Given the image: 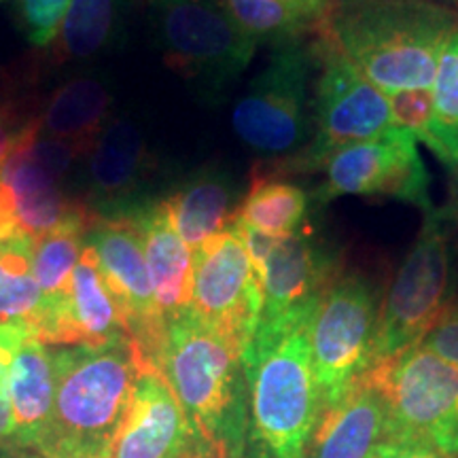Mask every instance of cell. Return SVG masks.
Wrapping results in <instances>:
<instances>
[{
	"label": "cell",
	"instance_id": "obj_24",
	"mask_svg": "<svg viewBox=\"0 0 458 458\" xmlns=\"http://www.w3.org/2000/svg\"><path fill=\"white\" fill-rule=\"evenodd\" d=\"M37 119L43 136L66 142L85 157L113 119V91L100 77H74L51 91Z\"/></svg>",
	"mask_w": 458,
	"mask_h": 458
},
{
	"label": "cell",
	"instance_id": "obj_35",
	"mask_svg": "<svg viewBox=\"0 0 458 458\" xmlns=\"http://www.w3.org/2000/svg\"><path fill=\"white\" fill-rule=\"evenodd\" d=\"M13 435V403H11V357L0 340V444H9Z\"/></svg>",
	"mask_w": 458,
	"mask_h": 458
},
{
	"label": "cell",
	"instance_id": "obj_17",
	"mask_svg": "<svg viewBox=\"0 0 458 458\" xmlns=\"http://www.w3.org/2000/svg\"><path fill=\"white\" fill-rule=\"evenodd\" d=\"M0 340L11 357L13 435L9 445L17 454L32 458L54 408V351L30 327L21 325H0Z\"/></svg>",
	"mask_w": 458,
	"mask_h": 458
},
{
	"label": "cell",
	"instance_id": "obj_9",
	"mask_svg": "<svg viewBox=\"0 0 458 458\" xmlns=\"http://www.w3.org/2000/svg\"><path fill=\"white\" fill-rule=\"evenodd\" d=\"M377 297L360 274L331 280L310 318V352L323 405L334 403L374 363Z\"/></svg>",
	"mask_w": 458,
	"mask_h": 458
},
{
	"label": "cell",
	"instance_id": "obj_28",
	"mask_svg": "<svg viewBox=\"0 0 458 458\" xmlns=\"http://www.w3.org/2000/svg\"><path fill=\"white\" fill-rule=\"evenodd\" d=\"M242 30L257 43L274 45L297 38L308 26H317L312 17L278 0H219Z\"/></svg>",
	"mask_w": 458,
	"mask_h": 458
},
{
	"label": "cell",
	"instance_id": "obj_14",
	"mask_svg": "<svg viewBox=\"0 0 458 458\" xmlns=\"http://www.w3.org/2000/svg\"><path fill=\"white\" fill-rule=\"evenodd\" d=\"M410 131L393 128L377 139L342 147L325 162V185L317 202L342 196H385L433 210L428 170Z\"/></svg>",
	"mask_w": 458,
	"mask_h": 458
},
{
	"label": "cell",
	"instance_id": "obj_20",
	"mask_svg": "<svg viewBox=\"0 0 458 458\" xmlns=\"http://www.w3.org/2000/svg\"><path fill=\"white\" fill-rule=\"evenodd\" d=\"M123 340L130 342L122 308L100 270L94 249L85 244L72 274L71 297L51 344L100 348Z\"/></svg>",
	"mask_w": 458,
	"mask_h": 458
},
{
	"label": "cell",
	"instance_id": "obj_34",
	"mask_svg": "<svg viewBox=\"0 0 458 458\" xmlns=\"http://www.w3.org/2000/svg\"><path fill=\"white\" fill-rule=\"evenodd\" d=\"M422 142L431 148L450 170L458 172V123H428Z\"/></svg>",
	"mask_w": 458,
	"mask_h": 458
},
{
	"label": "cell",
	"instance_id": "obj_3",
	"mask_svg": "<svg viewBox=\"0 0 458 458\" xmlns=\"http://www.w3.org/2000/svg\"><path fill=\"white\" fill-rule=\"evenodd\" d=\"M55 397L32 458H100L128 410L140 360L128 340L54 351Z\"/></svg>",
	"mask_w": 458,
	"mask_h": 458
},
{
	"label": "cell",
	"instance_id": "obj_26",
	"mask_svg": "<svg viewBox=\"0 0 458 458\" xmlns=\"http://www.w3.org/2000/svg\"><path fill=\"white\" fill-rule=\"evenodd\" d=\"M310 198L300 185L280 179H255L238 206L236 223L270 238H291L303 229Z\"/></svg>",
	"mask_w": 458,
	"mask_h": 458
},
{
	"label": "cell",
	"instance_id": "obj_13",
	"mask_svg": "<svg viewBox=\"0 0 458 458\" xmlns=\"http://www.w3.org/2000/svg\"><path fill=\"white\" fill-rule=\"evenodd\" d=\"M85 244L94 249L100 270L122 308L130 344L142 371H159L165 320L148 276L139 221L134 216L94 215L85 232Z\"/></svg>",
	"mask_w": 458,
	"mask_h": 458
},
{
	"label": "cell",
	"instance_id": "obj_39",
	"mask_svg": "<svg viewBox=\"0 0 458 458\" xmlns=\"http://www.w3.org/2000/svg\"><path fill=\"white\" fill-rule=\"evenodd\" d=\"M100 458H111V456H100Z\"/></svg>",
	"mask_w": 458,
	"mask_h": 458
},
{
	"label": "cell",
	"instance_id": "obj_7",
	"mask_svg": "<svg viewBox=\"0 0 458 458\" xmlns=\"http://www.w3.org/2000/svg\"><path fill=\"white\" fill-rule=\"evenodd\" d=\"M452 249L442 210L425 213L420 233L401 261L377 312L374 363L420 344L448 308ZM371 363V365H374Z\"/></svg>",
	"mask_w": 458,
	"mask_h": 458
},
{
	"label": "cell",
	"instance_id": "obj_21",
	"mask_svg": "<svg viewBox=\"0 0 458 458\" xmlns=\"http://www.w3.org/2000/svg\"><path fill=\"white\" fill-rule=\"evenodd\" d=\"M238 182L219 164L202 165L187 174L164 199L179 236L191 250H198L236 221L242 199Z\"/></svg>",
	"mask_w": 458,
	"mask_h": 458
},
{
	"label": "cell",
	"instance_id": "obj_25",
	"mask_svg": "<svg viewBox=\"0 0 458 458\" xmlns=\"http://www.w3.org/2000/svg\"><path fill=\"white\" fill-rule=\"evenodd\" d=\"M128 0H71L54 41V64L89 62L117 43Z\"/></svg>",
	"mask_w": 458,
	"mask_h": 458
},
{
	"label": "cell",
	"instance_id": "obj_12",
	"mask_svg": "<svg viewBox=\"0 0 458 458\" xmlns=\"http://www.w3.org/2000/svg\"><path fill=\"white\" fill-rule=\"evenodd\" d=\"M206 327L242 351L263 317V280L236 223L193 250L191 308Z\"/></svg>",
	"mask_w": 458,
	"mask_h": 458
},
{
	"label": "cell",
	"instance_id": "obj_22",
	"mask_svg": "<svg viewBox=\"0 0 458 458\" xmlns=\"http://www.w3.org/2000/svg\"><path fill=\"white\" fill-rule=\"evenodd\" d=\"M142 232L145 259L164 320L191 308L193 250L179 236L164 199H153L134 216Z\"/></svg>",
	"mask_w": 458,
	"mask_h": 458
},
{
	"label": "cell",
	"instance_id": "obj_32",
	"mask_svg": "<svg viewBox=\"0 0 458 458\" xmlns=\"http://www.w3.org/2000/svg\"><path fill=\"white\" fill-rule=\"evenodd\" d=\"M420 346L458 369V301L448 303L437 323L420 340Z\"/></svg>",
	"mask_w": 458,
	"mask_h": 458
},
{
	"label": "cell",
	"instance_id": "obj_11",
	"mask_svg": "<svg viewBox=\"0 0 458 458\" xmlns=\"http://www.w3.org/2000/svg\"><path fill=\"white\" fill-rule=\"evenodd\" d=\"M83 159L66 142L38 131V119L0 170V210L17 236L41 238L62 223L89 213L83 199L66 193L64 181L72 164Z\"/></svg>",
	"mask_w": 458,
	"mask_h": 458
},
{
	"label": "cell",
	"instance_id": "obj_15",
	"mask_svg": "<svg viewBox=\"0 0 458 458\" xmlns=\"http://www.w3.org/2000/svg\"><path fill=\"white\" fill-rule=\"evenodd\" d=\"M111 458H223L210 448L162 371H140L114 433Z\"/></svg>",
	"mask_w": 458,
	"mask_h": 458
},
{
	"label": "cell",
	"instance_id": "obj_1",
	"mask_svg": "<svg viewBox=\"0 0 458 458\" xmlns=\"http://www.w3.org/2000/svg\"><path fill=\"white\" fill-rule=\"evenodd\" d=\"M318 300L276 318H261L242 351L253 458H306L323 411L310 352V318Z\"/></svg>",
	"mask_w": 458,
	"mask_h": 458
},
{
	"label": "cell",
	"instance_id": "obj_36",
	"mask_svg": "<svg viewBox=\"0 0 458 458\" xmlns=\"http://www.w3.org/2000/svg\"><path fill=\"white\" fill-rule=\"evenodd\" d=\"M369 458H445V456L431 450L425 444L411 442V439L386 437L385 442L377 444V448Z\"/></svg>",
	"mask_w": 458,
	"mask_h": 458
},
{
	"label": "cell",
	"instance_id": "obj_18",
	"mask_svg": "<svg viewBox=\"0 0 458 458\" xmlns=\"http://www.w3.org/2000/svg\"><path fill=\"white\" fill-rule=\"evenodd\" d=\"M263 280V317L276 318L323 295L337 276L334 255L301 229L274 242L257 267Z\"/></svg>",
	"mask_w": 458,
	"mask_h": 458
},
{
	"label": "cell",
	"instance_id": "obj_31",
	"mask_svg": "<svg viewBox=\"0 0 458 458\" xmlns=\"http://www.w3.org/2000/svg\"><path fill=\"white\" fill-rule=\"evenodd\" d=\"M388 102H391L394 128L410 131L418 140H422L435 113L431 89L399 91L388 96Z\"/></svg>",
	"mask_w": 458,
	"mask_h": 458
},
{
	"label": "cell",
	"instance_id": "obj_40",
	"mask_svg": "<svg viewBox=\"0 0 458 458\" xmlns=\"http://www.w3.org/2000/svg\"><path fill=\"white\" fill-rule=\"evenodd\" d=\"M454 3H458V0H454Z\"/></svg>",
	"mask_w": 458,
	"mask_h": 458
},
{
	"label": "cell",
	"instance_id": "obj_8",
	"mask_svg": "<svg viewBox=\"0 0 458 458\" xmlns=\"http://www.w3.org/2000/svg\"><path fill=\"white\" fill-rule=\"evenodd\" d=\"M151 17L165 64L210 91L238 79L259 45L219 0H151Z\"/></svg>",
	"mask_w": 458,
	"mask_h": 458
},
{
	"label": "cell",
	"instance_id": "obj_37",
	"mask_svg": "<svg viewBox=\"0 0 458 458\" xmlns=\"http://www.w3.org/2000/svg\"><path fill=\"white\" fill-rule=\"evenodd\" d=\"M444 219L448 223H454L458 227V172H454V181H452V189H450V202L445 208H442Z\"/></svg>",
	"mask_w": 458,
	"mask_h": 458
},
{
	"label": "cell",
	"instance_id": "obj_33",
	"mask_svg": "<svg viewBox=\"0 0 458 458\" xmlns=\"http://www.w3.org/2000/svg\"><path fill=\"white\" fill-rule=\"evenodd\" d=\"M34 117L37 114L21 111L20 102H15L13 96L0 102V170L24 140L28 130L32 128Z\"/></svg>",
	"mask_w": 458,
	"mask_h": 458
},
{
	"label": "cell",
	"instance_id": "obj_30",
	"mask_svg": "<svg viewBox=\"0 0 458 458\" xmlns=\"http://www.w3.org/2000/svg\"><path fill=\"white\" fill-rule=\"evenodd\" d=\"M431 94L435 106L433 122L458 123V21L439 55Z\"/></svg>",
	"mask_w": 458,
	"mask_h": 458
},
{
	"label": "cell",
	"instance_id": "obj_4",
	"mask_svg": "<svg viewBox=\"0 0 458 458\" xmlns=\"http://www.w3.org/2000/svg\"><path fill=\"white\" fill-rule=\"evenodd\" d=\"M159 371L210 448L242 458L249 420L240 351L187 310L165 320Z\"/></svg>",
	"mask_w": 458,
	"mask_h": 458
},
{
	"label": "cell",
	"instance_id": "obj_19",
	"mask_svg": "<svg viewBox=\"0 0 458 458\" xmlns=\"http://www.w3.org/2000/svg\"><path fill=\"white\" fill-rule=\"evenodd\" d=\"M391 433L385 397L365 376L334 403L323 405L314 428L310 458H369Z\"/></svg>",
	"mask_w": 458,
	"mask_h": 458
},
{
	"label": "cell",
	"instance_id": "obj_27",
	"mask_svg": "<svg viewBox=\"0 0 458 458\" xmlns=\"http://www.w3.org/2000/svg\"><path fill=\"white\" fill-rule=\"evenodd\" d=\"M41 289L32 272V242L24 236L0 240V325L37 327Z\"/></svg>",
	"mask_w": 458,
	"mask_h": 458
},
{
	"label": "cell",
	"instance_id": "obj_5",
	"mask_svg": "<svg viewBox=\"0 0 458 458\" xmlns=\"http://www.w3.org/2000/svg\"><path fill=\"white\" fill-rule=\"evenodd\" d=\"M317 54L300 38L274 45V51L232 111V128L261 156H289L308 147L314 134L310 108L312 62Z\"/></svg>",
	"mask_w": 458,
	"mask_h": 458
},
{
	"label": "cell",
	"instance_id": "obj_23",
	"mask_svg": "<svg viewBox=\"0 0 458 458\" xmlns=\"http://www.w3.org/2000/svg\"><path fill=\"white\" fill-rule=\"evenodd\" d=\"M94 213H85L62 223L41 238L32 240V272L41 289V314L34 334L45 344H51L71 297L72 274L85 246V232Z\"/></svg>",
	"mask_w": 458,
	"mask_h": 458
},
{
	"label": "cell",
	"instance_id": "obj_6",
	"mask_svg": "<svg viewBox=\"0 0 458 458\" xmlns=\"http://www.w3.org/2000/svg\"><path fill=\"white\" fill-rule=\"evenodd\" d=\"M391 411L388 437L458 456V369L420 344L374 363L363 374Z\"/></svg>",
	"mask_w": 458,
	"mask_h": 458
},
{
	"label": "cell",
	"instance_id": "obj_29",
	"mask_svg": "<svg viewBox=\"0 0 458 458\" xmlns=\"http://www.w3.org/2000/svg\"><path fill=\"white\" fill-rule=\"evenodd\" d=\"M71 0H15L17 21L32 47H49L60 34Z\"/></svg>",
	"mask_w": 458,
	"mask_h": 458
},
{
	"label": "cell",
	"instance_id": "obj_2",
	"mask_svg": "<svg viewBox=\"0 0 458 458\" xmlns=\"http://www.w3.org/2000/svg\"><path fill=\"white\" fill-rule=\"evenodd\" d=\"M458 17L428 0H337L318 21L320 41L386 96L431 89Z\"/></svg>",
	"mask_w": 458,
	"mask_h": 458
},
{
	"label": "cell",
	"instance_id": "obj_16",
	"mask_svg": "<svg viewBox=\"0 0 458 458\" xmlns=\"http://www.w3.org/2000/svg\"><path fill=\"white\" fill-rule=\"evenodd\" d=\"M88 208L98 216H136L153 202L147 196L153 157L140 130L128 119L113 117L85 153Z\"/></svg>",
	"mask_w": 458,
	"mask_h": 458
},
{
	"label": "cell",
	"instance_id": "obj_41",
	"mask_svg": "<svg viewBox=\"0 0 458 458\" xmlns=\"http://www.w3.org/2000/svg\"><path fill=\"white\" fill-rule=\"evenodd\" d=\"M0 3H3V0H0Z\"/></svg>",
	"mask_w": 458,
	"mask_h": 458
},
{
	"label": "cell",
	"instance_id": "obj_10",
	"mask_svg": "<svg viewBox=\"0 0 458 458\" xmlns=\"http://www.w3.org/2000/svg\"><path fill=\"white\" fill-rule=\"evenodd\" d=\"M323 71L314 98V134L308 147L291 157L289 168L320 170L337 148L377 139L394 128L391 102L331 45L318 43Z\"/></svg>",
	"mask_w": 458,
	"mask_h": 458
},
{
	"label": "cell",
	"instance_id": "obj_38",
	"mask_svg": "<svg viewBox=\"0 0 458 458\" xmlns=\"http://www.w3.org/2000/svg\"><path fill=\"white\" fill-rule=\"evenodd\" d=\"M9 89H11V77L7 74V71H4V68L0 66V102H4L7 98H11Z\"/></svg>",
	"mask_w": 458,
	"mask_h": 458
}]
</instances>
